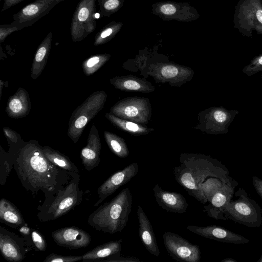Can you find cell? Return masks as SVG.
I'll list each match as a JSON object with an SVG mask.
<instances>
[{
	"mask_svg": "<svg viewBox=\"0 0 262 262\" xmlns=\"http://www.w3.org/2000/svg\"><path fill=\"white\" fill-rule=\"evenodd\" d=\"M52 40V33L49 32L36 50L31 67V77L37 79L44 69L50 54Z\"/></svg>",
	"mask_w": 262,
	"mask_h": 262,
	"instance_id": "obj_24",
	"label": "cell"
},
{
	"mask_svg": "<svg viewBox=\"0 0 262 262\" xmlns=\"http://www.w3.org/2000/svg\"><path fill=\"white\" fill-rule=\"evenodd\" d=\"M31 109V102L28 93L21 88L8 99L6 112L12 118L17 119L26 116Z\"/></svg>",
	"mask_w": 262,
	"mask_h": 262,
	"instance_id": "obj_23",
	"label": "cell"
},
{
	"mask_svg": "<svg viewBox=\"0 0 262 262\" xmlns=\"http://www.w3.org/2000/svg\"><path fill=\"white\" fill-rule=\"evenodd\" d=\"M106 98L103 91L94 92L73 112L68 135L75 143L79 140L88 123L103 108Z\"/></svg>",
	"mask_w": 262,
	"mask_h": 262,
	"instance_id": "obj_5",
	"label": "cell"
},
{
	"mask_svg": "<svg viewBox=\"0 0 262 262\" xmlns=\"http://www.w3.org/2000/svg\"><path fill=\"white\" fill-rule=\"evenodd\" d=\"M122 26V22L115 20L110 22L96 34L94 45L99 46L108 42L119 32Z\"/></svg>",
	"mask_w": 262,
	"mask_h": 262,
	"instance_id": "obj_31",
	"label": "cell"
},
{
	"mask_svg": "<svg viewBox=\"0 0 262 262\" xmlns=\"http://www.w3.org/2000/svg\"><path fill=\"white\" fill-rule=\"evenodd\" d=\"M100 11L103 16L110 17L123 6L125 0H97Z\"/></svg>",
	"mask_w": 262,
	"mask_h": 262,
	"instance_id": "obj_34",
	"label": "cell"
},
{
	"mask_svg": "<svg viewBox=\"0 0 262 262\" xmlns=\"http://www.w3.org/2000/svg\"><path fill=\"white\" fill-rule=\"evenodd\" d=\"M110 113L122 119L145 125L150 120L151 107L147 98L130 97L116 103L111 108Z\"/></svg>",
	"mask_w": 262,
	"mask_h": 262,
	"instance_id": "obj_8",
	"label": "cell"
},
{
	"mask_svg": "<svg viewBox=\"0 0 262 262\" xmlns=\"http://www.w3.org/2000/svg\"><path fill=\"white\" fill-rule=\"evenodd\" d=\"M179 166L173 168L175 180L190 195L203 204L207 203L202 192L203 183L210 177L223 178L229 175L225 166L209 156L182 154Z\"/></svg>",
	"mask_w": 262,
	"mask_h": 262,
	"instance_id": "obj_2",
	"label": "cell"
},
{
	"mask_svg": "<svg viewBox=\"0 0 262 262\" xmlns=\"http://www.w3.org/2000/svg\"><path fill=\"white\" fill-rule=\"evenodd\" d=\"M152 190L156 202L166 211L181 214L187 210L188 204L181 193L164 190L158 184Z\"/></svg>",
	"mask_w": 262,
	"mask_h": 262,
	"instance_id": "obj_18",
	"label": "cell"
},
{
	"mask_svg": "<svg viewBox=\"0 0 262 262\" xmlns=\"http://www.w3.org/2000/svg\"><path fill=\"white\" fill-rule=\"evenodd\" d=\"M133 197L129 188L122 190L111 201L90 214L88 223L97 230L111 234L125 227L132 210Z\"/></svg>",
	"mask_w": 262,
	"mask_h": 262,
	"instance_id": "obj_3",
	"label": "cell"
},
{
	"mask_svg": "<svg viewBox=\"0 0 262 262\" xmlns=\"http://www.w3.org/2000/svg\"><path fill=\"white\" fill-rule=\"evenodd\" d=\"M252 182L257 193L262 199V179L254 176L252 178Z\"/></svg>",
	"mask_w": 262,
	"mask_h": 262,
	"instance_id": "obj_39",
	"label": "cell"
},
{
	"mask_svg": "<svg viewBox=\"0 0 262 262\" xmlns=\"http://www.w3.org/2000/svg\"><path fill=\"white\" fill-rule=\"evenodd\" d=\"M255 62L258 65L262 66V55L256 58Z\"/></svg>",
	"mask_w": 262,
	"mask_h": 262,
	"instance_id": "obj_43",
	"label": "cell"
},
{
	"mask_svg": "<svg viewBox=\"0 0 262 262\" xmlns=\"http://www.w3.org/2000/svg\"><path fill=\"white\" fill-rule=\"evenodd\" d=\"M96 0H80L72 18L70 34L74 42H79L93 32L96 26Z\"/></svg>",
	"mask_w": 262,
	"mask_h": 262,
	"instance_id": "obj_7",
	"label": "cell"
},
{
	"mask_svg": "<svg viewBox=\"0 0 262 262\" xmlns=\"http://www.w3.org/2000/svg\"><path fill=\"white\" fill-rule=\"evenodd\" d=\"M237 182L229 175L223 180L221 187L213 195L208 204L204 206L207 214L215 220L226 221L224 213L225 205L231 201Z\"/></svg>",
	"mask_w": 262,
	"mask_h": 262,
	"instance_id": "obj_13",
	"label": "cell"
},
{
	"mask_svg": "<svg viewBox=\"0 0 262 262\" xmlns=\"http://www.w3.org/2000/svg\"><path fill=\"white\" fill-rule=\"evenodd\" d=\"M0 219L1 221L13 227H17L25 224L18 209L4 198L0 201Z\"/></svg>",
	"mask_w": 262,
	"mask_h": 262,
	"instance_id": "obj_27",
	"label": "cell"
},
{
	"mask_svg": "<svg viewBox=\"0 0 262 262\" xmlns=\"http://www.w3.org/2000/svg\"><path fill=\"white\" fill-rule=\"evenodd\" d=\"M81 256H62L52 253L49 255L43 260L44 262H75L82 260Z\"/></svg>",
	"mask_w": 262,
	"mask_h": 262,
	"instance_id": "obj_35",
	"label": "cell"
},
{
	"mask_svg": "<svg viewBox=\"0 0 262 262\" xmlns=\"http://www.w3.org/2000/svg\"><path fill=\"white\" fill-rule=\"evenodd\" d=\"M42 150L46 158L52 164L66 170L76 172L78 168L66 156L58 151L45 146Z\"/></svg>",
	"mask_w": 262,
	"mask_h": 262,
	"instance_id": "obj_29",
	"label": "cell"
},
{
	"mask_svg": "<svg viewBox=\"0 0 262 262\" xmlns=\"http://www.w3.org/2000/svg\"><path fill=\"white\" fill-rule=\"evenodd\" d=\"M4 132H5L6 136L9 138L12 141L16 142V136L15 133L9 128H4Z\"/></svg>",
	"mask_w": 262,
	"mask_h": 262,
	"instance_id": "obj_41",
	"label": "cell"
},
{
	"mask_svg": "<svg viewBox=\"0 0 262 262\" xmlns=\"http://www.w3.org/2000/svg\"><path fill=\"white\" fill-rule=\"evenodd\" d=\"M19 30L16 26L9 25H1L0 26V42L2 43L12 33Z\"/></svg>",
	"mask_w": 262,
	"mask_h": 262,
	"instance_id": "obj_37",
	"label": "cell"
},
{
	"mask_svg": "<svg viewBox=\"0 0 262 262\" xmlns=\"http://www.w3.org/2000/svg\"><path fill=\"white\" fill-rule=\"evenodd\" d=\"M258 262H262V254L260 256V257L259 258V259L257 260Z\"/></svg>",
	"mask_w": 262,
	"mask_h": 262,
	"instance_id": "obj_45",
	"label": "cell"
},
{
	"mask_svg": "<svg viewBox=\"0 0 262 262\" xmlns=\"http://www.w3.org/2000/svg\"><path fill=\"white\" fill-rule=\"evenodd\" d=\"M105 117L117 128L127 132L133 136L147 135L154 130L143 124L122 119L111 113L105 114Z\"/></svg>",
	"mask_w": 262,
	"mask_h": 262,
	"instance_id": "obj_26",
	"label": "cell"
},
{
	"mask_svg": "<svg viewBox=\"0 0 262 262\" xmlns=\"http://www.w3.org/2000/svg\"><path fill=\"white\" fill-rule=\"evenodd\" d=\"M19 231L23 235H28L30 234V229L28 227L23 226L19 229Z\"/></svg>",
	"mask_w": 262,
	"mask_h": 262,
	"instance_id": "obj_42",
	"label": "cell"
},
{
	"mask_svg": "<svg viewBox=\"0 0 262 262\" xmlns=\"http://www.w3.org/2000/svg\"><path fill=\"white\" fill-rule=\"evenodd\" d=\"M222 262H236V260L232 258H226L221 261Z\"/></svg>",
	"mask_w": 262,
	"mask_h": 262,
	"instance_id": "obj_44",
	"label": "cell"
},
{
	"mask_svg": "<svg viewBox=\"0 0 262 262\" xmlns=\"http://www.w3.org/2000/svg\"><path fill=\"white\" fill-rule=\"evenodd\" d=\"M149 74L156 82H168L172 86H180L190 81L194 74L189 67L174 63H161L151 66Z\"/></svg>",
	"mask_w": 262,
	"mask_h": 262,
	"instance_id": "obj_12",
	"label": "cell"
},
{
	"mask_svg": "<svg viewBox=\"0 0 262 262\" xmlns=\"http://www.w3.org/2000/svg\"><path fill=\"white\" fill-rule=\"evenodd\" d=\"M110 57V54L103 53L94 55L85 60L82 64L84 73L87 75L93 74L102 67Z\"/></svg>",
	"mask_w": 262,
	"mask_h": 262,
	"instance_id": "obj_32",
	"label": "cell"
},
{
	"mask_svg": "<svg viewBox=\"0 0 262 262\" xmlns=\"http://www.w3.org/2000/svg\"><path fill=\"white\" fill-rule=\"evenodd\" d=\"M105 261H127V262H140V260L139 259L132 256H127V257H123L121 256V254H117L113 256H111L108 258L107 259L105 260Z\"/></svg>",
	"mask_w": 262,
	"mask_h": 262,
	"instance_id": "obj_38",
	"label": "cell"
},
{
	"mask_svg": "<svg viewBox=\"0 0 262 262\" xmlns=\"http://www.w3.org/2000/svg\"><path fill=\"white\" fill-rule=\"evenodd\" d=\"M33 242L37 250L44 251L47 248V243L42 235L37 231L34 230L31 233Z\"/></svg>",
	"mask_w": 262,
	"mask_h": 262,
	"instance_id": "obj_36",
	"label": "cell"
},
{
	"mask_svg": "<svg viewBox=\"0 0 262 262\" xmlns=\"http://www.w3.org/2000/svg\"><path fill=\"white\" fill-rule=\"evenodd\" d=\"M111 83L117 89L126 92L149 93L155 91V86L144 78L134 75L116 76L110 79Z\"/></svg>",
	"mask_w": 262,
	"mask_h": 262,
	"instance_id": "obj_21",
	"label": "cell"
},
{
	"mask_svg": "<svg viewBox=\"0 0 262 262\" xmlns=\"http://www.w3.org/2000/svg\"><path fill=\"white\" fill-rule=\"evenodd\" d=\"M234 195L237 199L228 203L224 209V215L229 220L248 227L257 228L262 224V209L253 199L249 197L243 188Z\"/></svg>",
	"mask_w": 262,
	"mask_h": 262,
	"instance_id": "obj_4",
	"label": "cell"
},
{
	"mask_svg": "<svg viewBox=\"0 0 262 262\" xmlns=\"http://www.w3.org/2000/svg\"><path fill=\"white\" fill-rule=\"evenodd\" d=\"M163 239L166 250L173 259L181 262H200L201 251L198 245L170 232H165Z\"/></svg>",
	"mask_w": 262,
	"mask_h": 262,
	"instance_id": "obj_10",
	"label": "cell"
},
{
	"mask_svg": "<svg viewBox=\"0 0 262 262\" xmlns=\"http://www.w3.org/2000/svg\"><path fill=\"white\" fill-rule=\"evenodd\" d=\"M52 236L56 244L70 249L87 247L91 241L89 234L76 227H64L52 232Z\"/></svg>",
	"mask_w": 262,
	"mask_h": 262,
	"instance_id": "obj_17",
	"label": "cell"
},
{
	"mask_svg": "<svg viewBox=\"0 0 262 262\" xmlns=\"http://www.w3.org/2000/svg\"><path fill=\"white\" fill-rule=\"evenodd\" d=\"M104 136L110 150L120 158H125L129 155V150L125 140L114 133L105 131Z\"/></svg>",
	"mask_w": 262,
	"mask_h": 262,
	"instance_id": "obj_30",
	"label": "cell"
},
{
	"mask_svg": "<svg viewBox=\"0 0 262 262\" xmlns=\"http://www.w3.org/2000/svg\"><path fill=\"white\" fill-rule=\"evenodd\" d=\"M122 241H111L98 246L83 255V261L102 260L112 256L120 254Z\"/></svg>",
	"mask_w": 262,
	"mask_h": 262,
	"instance_id": "obj_25",
	"label": "cell"
},
{
	"mask_svg": "<svg viewBox=\"0 0 262 262\" xmlns=\"http://www.w3.org/2000/svg\"><path fill=\"white\" fill-rule=\"evenodd\" d=\"M138 164L133 163L110 176L98 188L99 199L95 206H98L119 187L128 183L138 173Z\"/></svg>",
	"mask_w": 262,
	"mask_h": 262,
	"instance_id": "obj_15",
	"label": "cell"
},
{
	"mask_svg": "<svg viewBox=\"0 0 262 262\" xmlns=\"http://www.w3.org/2000/svg\"><path fill=\"white\" fill-rule=\"evenodd\" d=\"M227 114L220 108L206 110L198 115L199 124L195 128L209 134L215 133L218 127L227 121Z\"/></svg>",
	"mask_w": 262,
	"mask_h": 262,
	"instance_id": "obj_22",
	"label": "cell"
},
{
	"mask_svg": "<svg viewBox=\"0 0 262 262\" xmlns=\"http://www.w3.org/2000/svg\"><path fill=\"white\" fill-rule=\"evenodd\" d=\"M101 149V141L98 131L93 124L90 131L87 144L81 150L80 158L85 168L90 171L100 163Z\"/></svg>",
	"mask_w": 262,
	"mask_h": 262,
	"instance_id": "obj_19",
	"label": "cell"
},
{
	"mask_svg": "<svg viewBox=\"0 0 262 262\" xmlns=\"http://www.w3.org/2000/svg\"><path fill=\"white\" fill-rule=\"evenodd\" d=\"M1 1L3 0H0ZM4 4L1 9V12H3L10 7L18 4L24 0H3Z\"/></svg>",
	"mask_w": 262,
	"mask_h": 262,
	"instance_id": "obj_40",
	"label": "cell"
},
{
	"mask_svg": "<svg viewBox=\"0 0 262 262\" xmlns=\"http://www.w3.org/2000/svg\"><path fill=\"white\" fill-rule=\"evenodd\" d=\"M186 228L189 231L201 236L223 243L244 244L250 242L246 237L220 226L188 225Z\"/></svg>",
	"mask_w": 262,
	"mask_h": 262,
	"instance_id": "obj_16",
	"label": "cell"
},
{
	"mask_svg": "<svg viewBox=\"0 0 262 262\" xmlns=\"http://www.w3.org/2000/svg\"><path fill=\"white\" fill-rule=\"evenodd\" d=\"M229 176V175H228ZM219 178L214 177L208 178L202 184V192L208 202L213 195L221 187L224 179L227 177Z\"/></svg>",
	"mask_w": 262,
	"mask_h": 262,
	"instance_id": "obj_33",
	"label": "cell"
},
{
	"mask_svg": "<svg viewBox=\"0 0 262 262\" xmlns=\"http://www.w3.org/2000/svg\"><path fill=\"white\" fill-rule=\"evenodd\" d=\"M233 27L243 35H262V0H238L233 15Z\"/></svg>",
	"mask_w": 262,
	"mask_h": 262,
	"instance_id": "obj_6",
	"label": "cell"
},
{
	"mask_svg": "<svg viewBox=\"0 0 262 262\" xmlns=\"http://www.w3.org/2000/svg\"><path fill=\"white\" fill-rule=\"evenodd\" d=\"M64 0H36L23 7L13 16L10 24L19 30L33 25L49 13L53 7Z\"/></svg>",
	"mask_w": 262,
	"mask_h": 262,
	"instance_id": "obj_11",
	"label": "cell"
},
{
	"mask_svg": "<svg viewBox=\"0 0 262 262\" xmlns=\"http://www.w3.org/2000/svg\"><path fill=\"white\" fill-rule=\"evenodd\" d=\"M81 200V192L78 184L71 182L63 190H59L57 195L47 211L49 220H55L67 213Z\"/></svg>",
	"mask_w": 262,
	"mask_h": 262,
	"instance_id": "obj_14",
	"label": "cell"
},
{
	"mask_svg": "<svg viewBox=\"0 0 262 262\" xmlns=\"http://www.w3.org/2000/svg\"><path fill=\"white\" fill-rule=\"evenodd\" d=\"M0 250L3 257L7 260L20 261L24 256L16 243L8 235L0 234Z\"/></svg>",
	"mask_w": 262,
	"mask_h": 262,
	"instance_id": "obj_28",
	"label": "cell"
},
{
	"mask_svg": "<svg viewBox=\"0 0 262 262\" xmlns=\"http://www.w3.org/2000/svg\"><path fill=\"white\" fill-rule=\"evenodd\" d=\"M152 13L164 20L190 22L198 19L197 9L188 3L162 1L151 5Z\"/></svg>",
	"mask_w": 262,
	"mask_h": 262,
	"instance_id": "obj_9",
	"label": "cell"
},
{
	"mask_svg": "<svg viewBox=\"0 0 262 262\" xmlns=\"http://www.w3.org/2000/svg\"><path fill=\"white\" fill-rule=\"evenodd\" d=\"M15 168L24 186L33 191H52L57 184V166L46 158L42 147L34 141L20 149L15 160Z\"/></svg>",
	"mask_w": 262,
	"mask_h": 262,
	"instance_id": "obj_1",
	"label": "cell"
},
{
	"mask_svg": "<svg viewBox=\"0 0 262 262\" xmlns=\"http://www.w3.org/2000/svg\"><path fill=\"white\" fill-rule=\"evenodd\" d=\"M137 217L139 222V235L142 243L151 254L159 256L160 251L151 223L141 206L138 205Z\"/></svg>",
	"mask_w": 262,
	"mask_h": 262,
	"instance_id": "obj_20",
	"label": "cell"
}]
</instances>
